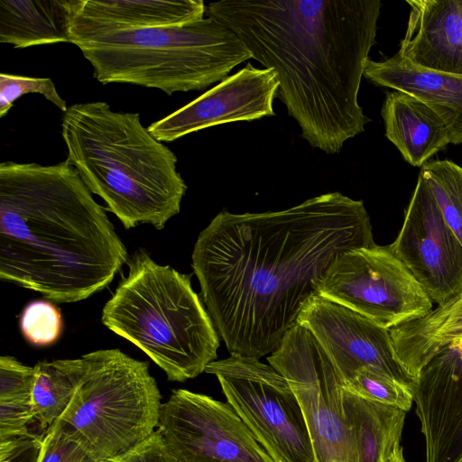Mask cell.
Masks as SVG:
<instances>
[{
  "label": "cell",
  "instance_id": "6da1fadb",
  "mask_svg": "<svg viewBox=\"0 0 462 462\" xmlns=\"http://www.w3.org/2000/svg\"><path fill=\"white\" fill-rule=\"evenodd\" d=\"M374 244L364 202L336 191L279 211L219 212L191 266L229 354L260 359L297 324L333 261Z\"/></svg>",
  "mask_w": 462,
  "mask_h": 462
},
{
  "label": "cell",
  "instance_id": "7a4b0ae2",
  "mask_svg": "<svg viewBox=\"0 0 462 462\" xmlns=\"http://www.w3.org/2000/svg\"><path fill=\"white\" fill-rule=\"evenodd\" d=\"M380 10L379 0H222L206 6L252 59L274 69L276 97L301 136L330 154L370 121L358 92Z\"/></svg>",
  "mask_w": 462,
  "mask_h": 462
},
{
  "label": "cell",
  "instance_id": "3957f363",
  "mask_svg": "<svg viewBox=\"0 0 462 462\" xmlns=\"http://www.w3.org/2000/svg\"><path fill=\"white\" fill-rule=\"evenodd\" d=\"M105 208L66 159L0 164V278L56 302L103 290L127 262Z\"/></svg>",
  "mask_w": 462,
  "mask_h": 462
},
{
  "label": "cell",
  "instance_id": "277c9868",
  "mask_svg": "<svg viewBox=\"0 0 462 462\" xmlns=\"http://www.w3.org/2000/svg\"><path fill=\"white\" fill-rule=\"evenodd\" d=\"M67 160L91 191L129 229H162L180 210L187 185L177 157L145 128L138 113L104 101L77 103L62 116Z\"/></svg>",
  "mask_w": 462,
  "mask_h": 462
},
{
  "label": "cell",
  "instance_id": "5b68a950",
  "mask_svg": "<svg viewBox=\"0 0 462 462\" xmlns=\"http://www.w3.org/2000/svg\"><path fill=\"white\" fill-rule=\"evenodd\" d=\"M76 45L102 84L175 92L202 90L252 59L238 36L212 16L183 25L133 31L71 28Z\"/></svg>",
  "mask_w": 462,
  "mask_h": 462
},
{
  "label": "cell",
  "instance_id": "8992f818",
  "mask_svg": "<svg viewBox=\"0 0 462 462\" xmlns=\"http://www.w3.org/2000/svg\"><path fill=\"white\" fill-rule=\"evenodd\" d=\"M101 320L145 353L169 381L192 379L217 358L219 335L190 275L157 263L143 249L130 258Z\"/></svg>",
  "mask_w": 462,
  "mask_h": 462
},
{
  "label": "cell",
  "instance_id": "52a82bcc",
  "mask_svg": "<svg viewBox=\"0 0 462 462\" xmlns=\"http://www.w3.org/2000/svg\"><path fill=\"white\" fill-rule=\"evenodd\" d=\"M86 370L60 420L110 460L143 443L157 430L162 403L148 363L119 349L82 356Z\"/></svg>",
  "mask_w": 462,
  "mask_h": 462
},
{
  "label": "cell",
  "instance_id": "ba28073f",
  "mask_svg": "<svg viewBox=\"0 0 462 462\" xmlns=\"http://www.w3.org/2000/svg\"><path fill=\"white\" fill-rule=\"evenodd\" d=\"M274 462H316L300 404L290 383L259 359L230 355L205 369Z\"/></svg>",
  "mask_w": 462,
  "mask_h": 462
},
{
  "label": "cell",
  "instance_id": "9c48e42d",
  "mask_svg": "<svg viewBox=\"0 0 462 462\" xmlns=\"http://www.w3.org/2000/svg\"><path fill=\"white\" fill-rule=\"evenodd\" d=\"M318 295L392 329L421 319L433 302L389 245L345 251L323 275Z\"/></svg>",
  "mask_w": 462,
  "mask_h": 462
},
{
  "label": "cell",
  "instance_id": "30bf717a",
  "mask_svg": "<svg viewBox=\"0 0 462 462\" xmlns=\"http://www.w3.org/2000/svg\"><path fill=\"white\" fill-rule=\"evenodd\" d=\"M267 361L285 377L300 404L316 462H356L342 380L313 335L295 324Z\"/></svg>",
  "mask_w": 462,
  "mask_h": 462
},
{
  "label": "cell",
  "instance_id": "8fae6325",
  "mask_svg": "<svg viewBox=\"0 0 462 462\" xmlns=\"http://www.w3.org/2000/svg\"><path fill=\"white\" fill-rule=\"evenodd\" d=\"M157 429L175 462H274L227 402L206 394L173 390Z\"/></svg>",
  "mask_w": 462,
  "mask_h": 462
},
{
  "label": "cell",
  "instance_id": "7c38bea8",
  "mask_svg": "<svg viewBox=\"0 0 462 462\" xmlns=\"http://www.w3.org/2000/svg\"><path fill=\"white\" fill-rule=\"evenodd\" d=\"M389 247L437 306L462 292V245L420 174L402 227Z\"/></svg>",
  "mask_w": 462,
  "mask_h": 462
},
{
  "label": "cell",
  "instance_id": "4fadbf2b",
  "mask_svg": "<svg viewBox=\"0 0 462 462\" xmlns=\"http://www.w3.org/2000/svg\"><path fill=\"white\" fill-rule=\"evenodd\" d=\"M297 323L313 335L342 382L367 369L412 389L415 381L399 361L389 329L319 295L305 303Z\"/></svg>",
  "mask_w": 462,
  "mask_h": 462
},
{
  "label": "cell",
  "instance_id": "5bb4252c",
  "mask_svg": "<svg viewBox=\"0 0 462 462\" xmlns=\"http://www.w3.org/2000/svg\"><path fill=\"white\" fill-rule=\"evenodd\" d=\"M279 81L273 69L247 63L236 73L147 128L160 142H172L217 125L274 116Z\"/></svg>",
  "mask_w": 462,
  "mask_h": 462
},
{
  "label": "cell",
  "instance_id": "9a60e30c",
  "mask_svg": "<svg viewBox=\"0 0 462 462\" xmlns=\"http://www.w3.org/2000/svg\"><path fill=\"white\" fill-rule=\"evenodd\" d=\"M426 462H457L462 453V341H455L420 371L412 387Z\"/></svg>",
  "mask_w": 462,
  "mask_h": 462
},
{
  "label": "cell",
  "instance_id": "2e32d148",
  "mask_svg": "<svg viewBox=\"0 0 462 462\" xmlns=\"http://www.w3.org/2000/svg\"><path fill=\"white\" fill-rule=\"evenodd\" d=\"M397 54L415 67L462 76V0H407Z\"/></svg>",
  "mask_w": 462,
  "mask_h": 462
},
{
  "label": "cell",
  "instance_id": "e0dca14e",
  "mask_svg": "<svg viewBox=\"0 0 462 462\" xmlns=\"http://www.w3.org/2000/svg\"><path fill=\"white\" fill-rule=\"evenodd\" d=\"M364 77L425 103L447 125L451 143H462V76L415 67L396 53L382 61L368 59Z\"/></svg>",
  "mask_w": 462,
  "mask_h": 462
},
{
  "label": "cell",
  "instance_id": "ac0fdd59",
  "mask_svg": "<svg viewBox=\"0 0 462 462\" xmlns=\"http://www.w3.org/2000/svg\"><path fill=\"white\" fill-rule=\"evenodd\" d=\"M202 0H83L71 28L133 31L183 25L204 18Z\"/></svg>",
  "mask_w": 462,
  "mask_h": 462
},
{
  "label": "cell",
  "instance_id": "d6986e66",
  "mask_svg": "<svg viewBox=\"0 0 462 462\" xmlns=\"http://www.w3.org/2000/svg\"><path fill=\"white\" fill-rule=\"evenodd\" d=\"M382 116L385 135L405 161L422 167L427 161L451 143L443 120L425 103L402 91L386 95Z\"/></svg>",
  "mask_w": 462,
  "mask_h": 462
},
{
  "label": "cell",
  "instance_id": "ffe728a7",
  "mask_svg": "<svg viewBox=\"0 0 462 462\" xmlns=\"http://www.w3.org/2000/svg\"><path fill=\"white\" fill-rule=\"evenodd\" d=\"M83 0H0V42L14 48L70 43Z\"/></svg>",
  "mask_w": 462,
  "mask_h": 462
},
{
  "label": "cell",
  "instance_id": "44dd1931",
  "mask_svg": "<svg viewBox=\"0 0 462 462\" xmlns=\"http://www.w3.org/2000/svg\"><path fill=\"white\" fill-rule=\"evenodd\" d=\"M399 361L414 379L440 351L462 337V292L427 316L390 329Z\"/></svg>",
  "mask_w": 462,
  "mask_h": 462
},
{
  "label": "cell",
  "instance_id": "7402d4cb",
  "mask_svg": "<svg viewBox=\"0 0 462 462\" xmlns=\"http://www.w3.org/2000/svg\"><path fill=\"white\" fill-rule=\"evenodd\" d=\"M343 408L356 462H383L401 444L406 411L345 388Z\"/></svg>",
  "mask_w": 462,
  "mask_h": 462
},
{
  "label": "cell",
  "instance_id": "603a6c76",
  "mask_svg": "<svg viewBox=\"0 0 462 462\" xmlns=\"http://www.w3.org/2000/svg\"><path fill=\"white\" fill-rule=\"evenodd\" d=\"M32 390L34 422L46 431L60 419L82 380L86 370L83 356L75 359L42 361L34 365Z\"/></svg>",
  "mask_w": 462,
  "mask_h": 462
},
{
  "label": "cell",
  "instance_id": "cb8c5ba5",
  "mask_svg": "<svg viewBox=\"0 0 462 462\" xmlns=\"http://www.w3.org/2000/svg\"><path fill=\"white\" fill-rule=\"evenodd\" d=\"M34 379V366L13 356L0 357V440L30 432Z\"/></svg>",
  "mask_w": 462,
  "mask_h": 462
},
{
  "label": "cell",
  "instance_id": "d4e9b609",
  "mask_svg": "<svg viewBox=\"0 0 462 462\" xmlns=\"http://www.w3.org/2000/svg\"><path fill=\"white\" fill-rule=\"evenodd\" d=\"M420 174L446 224L462 245V167L448 160L427 162Z\"/></svg>",
  "mask_w": 462,
  "mask_h": 462
},
{
  "label": "cell",
  "instance_id": "484cf974",
  "mask_svg": "<svg viewBox=\"0 0 462 462\" xmlns=\"http://www.w3.org/2000/svg\"><path fill=\"white\" fill-rule=\"evenodd\" d=\"M38 462H109L69 424L58 420L43 435Z\"/></svg>",
  "mask_w": 462,
  "mask_h": 462
},
{
  "label": "cell",
  "instance_id": "4316f807",
  "mask_svg": "<svg viewBox=\"0 0 462 462\" xmlns=\"http://www.w3.org/2000/svg\"><path fill=\"white\" fill-rule=\"evenodd\" d=\"M343 383L345 389L365 400L408 411L413 403L412 389L367 369L356 371Z\"/></svg>",
  "mask_w": 462,
  "mask_h": 462
},
{
  "label": "cell",
  "instance_id": "83f0119b",
  "mask_svg": "<svg viewBox=\"0 0 462 462\" xmlns=\"http://www.w3.org/2000/svg\"><path fill=\"white\" fill-rule=\"evenodd\" d=\"M20 328L24 338L34 346L54 343L62 329L60 311L46 300H35L23 310Z\"/></svg>",
  "mask_w": 462,
  "mask_h": 462
},
{
  "label": "cell",
  "instance_id": "f1b7e54d",
  "mask_svg": "<svg viewBox=\"0 0 462 462\" xmlns=\"http://www.w3.org/2000/svg\"><path fill=\"white\" fill-rule=\"evenodd\" d=\"M30 93L42 95L63 113L69 107L51 79L2 72L0 74V117H4L9 112L20 97Z\"/></svg>",
  "mask_w": 462,
  "mask_h": 462
},
{
  "label": "cell",
  "instance_id": "f546056e",
  "mask_svg": "<svg viewBox=\"0 0 462 462\" xmlns=\"http://www.w3.org/2000/svg\"><path fill=\"white\" fill-rule=\"evenodd\" d=\"M43 435L26 434L0 440V462H38Z\"/></svg>",
  "mask_w": 462,
  "mask_h": 462
},
{
  "label": "cell",
  "instance_id": "4dcf8cb0",
  "mask_svg": "<svg viewBox=\"0 0 462 462\" xmlns=\"http://www.w3.org/2000/svg\"><path fill=\"white\" fill-rule=\"evenodd\" d=\"M109 462H175L167 450L161 431L157 429L152 435L126 453Z\"/></svg>",
  "mask_w": 462,
  "mask_h": 462
},
{
  "label": "cell",
  "instance_id": "1f68e13d",
  "mask_svg": "<svg viewBox=\"0 0 462 462\" xmlns=\"http://www.w3.org/2000/svg\"><path fill=\"white\" fill-rule=\"evenodd\" d=\"M383 462H406L401 444H398Z\"/></svg>",
  "mask_w": 462,
  "mask_h": 462
},
{
  "label": "cell",
  "instance_id": "d6a6232c",
  "mask_svg": "<svg viewBox=\"0 0 462 462\" xmlns=\"http://www.w3.org/2000/svg\"><path fill=\"white\" fill-rule=\"evenodd\" d=\"M457 462H462V453L460 455V457H458L457 461Z\"/></svg>",
  "mask_w": 462,
  "mask_h": 462
},
{
  "label": "cell",
  "instance_id": "836d02e7",
  "mask_svg": "<svg viewBox=\"0 0 462 462\" xmlns=\"http://www.w3.org/2000/svg\"><path fill=\"white\" fill-rule=\"evenodd\" d=\"M457 341H462V337H461V338H459V339H457Z\"/></svg>",
  "mask_w": 462,
  "mask_h": 462
}]
</instances>
